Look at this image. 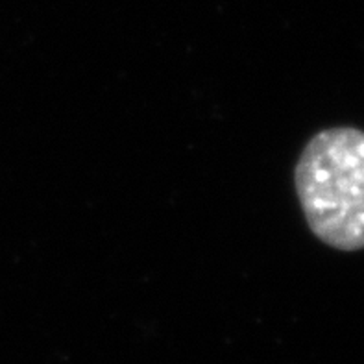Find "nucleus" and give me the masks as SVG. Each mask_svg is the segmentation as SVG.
Wrapping results in <instances>:
<instances>
[{"mask_svg":"<svg viewBox=\"0 0 364 364\" xmlns=\"http://www.w3.org/2000/svg\"><path fill=\"white\" fill-rule=\"evenodd\" d=\"M305 222L323 245L364 250V132L337 126L307 141L294 168Z\"/></svg>","mask_w":364,"mask_h":364,"instance_id":"nucleus-1","label":"nucleus"}]
</instances>
